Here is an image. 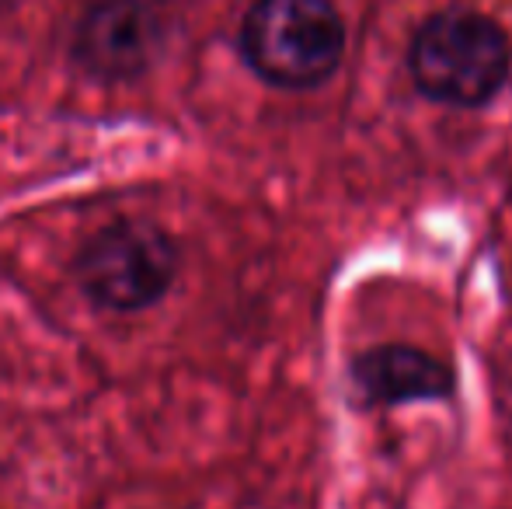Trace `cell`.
<instances>
[{"label":"cell","instance_id":"cell-4","mask_svg":"<svg viewBox=\"0 0 512 509\" xmlns=\"http://www.w3.org/2000/svg\"><path fill=\"white\" fill-rule=\"evenodd\" d=\"M168 21L150 0H95L77 18L70 60L98 84L140 81L161 60Z\"/></svg>","mask_w":512,"mask_h":509},{"label":"cell","instance_id":"cell-3","mask_svg":"<svg viewBox=\"0 0 512 509\" xmlns=\"http://www.w3.org/2000/svg\"><path fill=\"white\" fill-rule=\"evenodd\" d=\"M182 269L178 241L161 224L122 217L98 227L74 255V279L95 307L136 314L161 304Z\"/></svg>","mask_w":512,"mask_h":509},{"label":"cell","instance_id":"cell-2","mask_svg":"<svg viewBox=\"0 0 512 509\" xmlns=\"http://www.w3.org/2000/svg\"><path fill=\"white\" fill-rule=\"evenodd\" d=\"M415 88L439 105L478 109L509 81V39L492 18L478 11L432 14L408 49Z\"/></svg>","mask_w":512,"mask_h":509},{"label":"cell","instance_id":"cell-5","mask_svg":"<svg viewBox=\"0 0 512 509\" xmlns=\"http://www.w3.org/2000/svg\"><path fill=\"white\" fill-rule=\"evenodd\" d=\"M352 391L363 405L391 408L405 401H443L457 391L453 370L432 353L415 346H377L366 349L349 367Z\"/></svg>","mask_w":512,"mask_h":509},{"label":"cell","instance_id":"cell-1","mask_svg":"<svg viewBox=\"0 0 512 509\" xmlns=\"http://www.w3.org/2000/svg\"><path fill=\"white\" fill-rule=\"evenodd\" d=\"M244 63L272 88L324 84L345 56V21L331 0H255L237 35Z\"/></svg>","mask_w":512,"mask_h":509}]
</instances>
